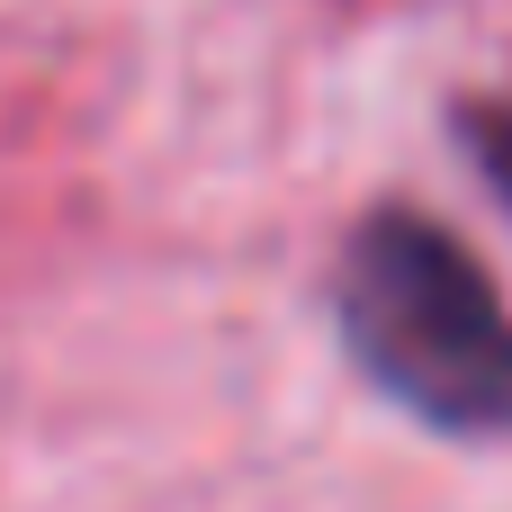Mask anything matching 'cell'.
<instances>
[{
  "label": "cell",
  "mask_w": 512,
  "mask_h": 512,
  "mask_svg": "<svg viewBox=\"0 0 512 512\" xmlns=\"http://www.w3.org/2000/svg\"><path fill=\"white\" fill-rule=\"evenodd\" d=\"M342 342L423 423L512 432V315L441 225L378 216L342 252Z\"/></svg>",
  "instance_id": "obj_1"
}]
</instances>
